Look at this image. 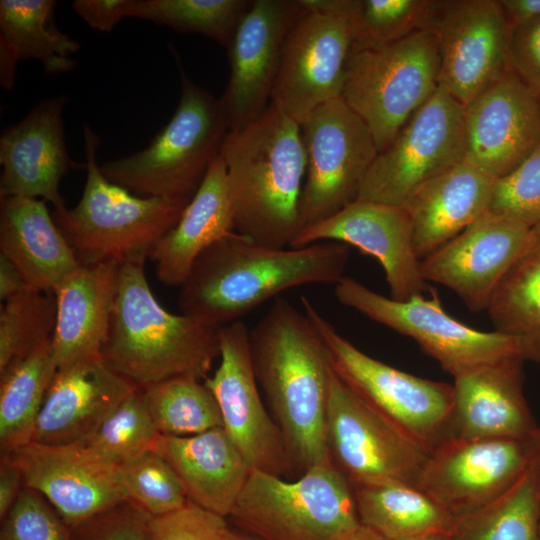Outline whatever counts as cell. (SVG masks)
Masks as SVG:
<instances>
[{
  "label": "cell",
  "instance_id": "21",
  "mask_svg": "<svg viewBox=\"0 0 540 540\" xmlns=\"http://www.w3.org/2000/svg\"><path fill=\"white\" fill-rule=\"evenodd\" d=\"M305 12L299 0H253L227 47L230 75L220 98L229 130L257 119L270 105L284 40Z\"/></svg>",
  "mask_w": 540,
  "mask_h": 540
},
{
  "label": "cell",
  "instance_id": "11",
  "mask_svg": "<svg viewBox=\"0 0 540 540\" xmlns=\"http://www.w3.org/2000/svg\"><path fill=\"white\" fill-rule=\"evenodd\" d=\"M300 127L306 178L299 202V231L356 200L378 155L369 129L341 97L316 108Z\"/></svg>",
  "mask_w": 540,
  "mask_h": 540
},
{
  "label": "cell",
  "instance_id": "15",
  "mask_svg": "<svg viewBox=\"0 0 540 540\" xmlns=\"http://www.w3.org/2000/svg\"><path fill=\"white\" fill-rule=\"evenodd\" d=\"M220 363L204 383L220 409L223 428L252 470L284 476L295 470L284 436L259 392L249 344L240 320L219 331Z\"/></svg>",
  "mask_w": 540,
  "mask_h": 540
},
{
  "label": "cell",
  "instance_id": "37",
  "mask_svg": "<svg viewBox=\"0 0 540 540\" xmlns=\"http://www.w3.org/2000/svg\"><path fill=\"white\" fill-rule=\"evenodd\" d=\"M140 389L159 434L190 436L223 427L214 395L196 376H175Z\"/></svg>",
  "mask_w": 540,
  "mask_h": 540
},
{
  "label": "cell",
  "instance_id": "18",
  "mask_svg": "<svg viewBox=\"0 0 540 540\" xmlns=\"http://www.w3.org/2000/svg\"><path fill=\"white\" fill-rule=\"evenodd\" d=\"M22 473L25 487L39 492L72 529L129 501L119 467L81 443H30L1 456Z\"/></svg>",
  "mask_w": 540,
  "mask_h": 540
},
{
  "label": "cell",
  "instance_id": "6",
  "mask_svg": "<svg viewBox=\"0 0 540 540\" xmlns=\"http://www.w3.org/2000/svg\"><path fill=\"white\" fill-rule=\"evenodd\" d=\"M86 182L73 208L54 210L59 229L81 264L146 260L188 202L136 196L111 182L97 163L100 139L83 124Z\"/></svg>",
  "mask_w": 540,
  "mask_h": 540
},
{
  "label": "cell",
  "instance_id": "25",
  "mask_svg": "<svg viewBox=\"0 0 540 540\" xmlns=\"http://www.w3.org/2000/svg\"><path fill=\"white\" fill-rule=\"evenodd\" d=\"M136 389L102 357L58 369L39 412L32 441L50 445L81 442Z\"/></svg>",
  "mask_w": 540,
  "mask_h": 540
},
{
  "label": "cell",
  "instance_id": "14",
  "mask_svg": "<svg viewBox=\"0 0 540 540\" xmlns=\"http://www.w3.org/2000/svg\"><path fill=\"white\" fill-rule=\"evenodd\" d=\"M536 433L527 439L449 437L428 455L418 487L455 519L484 507L509 491L540 453Z\"/></svg>",
  "mask_w": 540,
  "mask_h": 540
},
{
  "label": "cell",
  "instance_id": "8",
  "mask_svg": "<svg viewBox=\"0 0 540 540\" xmlns=\"http://www.w3.org/2000/svg\"><path fill=\"white\" fill-rule=\"evenodd\" d=\"M338 378L365 404L428 455L451 437L453 386L399 370L358 349L301 298Z\"/></svg>",
  "mask_w": 540,
  "mask_h": 540
},
{
  "label": "cell",
  "instance_id": "22",
  "mask_svg": "<svg viewBox=\"0 0 540 540\" xmlns=\"http://www.w3.org/2000/svg\"><path fill=\"white\" fill-rule=\"evenodd\" d=\"M530 228L516 220L486 213L422 259V277L426 282L451 289L469 310H487Z\"/></svg>",
  "mask_w": 540,
  "mask_h": 540
},
{
  "label": "cell",
  "instance_id": "12",
  "mask_svg": "<svg viewBox=\"0 0 540 540\" xmlns=\"http://www.w3.org/2000/svg\"><path fill=\"white\" fill-rule=\"evenodd\" d=\"M464 159V106L439 86L378 153L358 198L402 206L422 184Z\"/></svg>",
  "mask_w": 540,
  "mask_h": 540
},
{
  "label": "cell",
  "instance_id": "52",
  "mask_svg": "<svg viewBox=\"0 0 540 540\" xmlns=\"http://www.w3.org/2000/svg\"><path fill=\"white\" fill-rule=\"evenodd\" d=\"M351 540H386L372 530L362 525L361 529Z\"/></svg>",
  "mask_w": 540,
  "mask_h": 540
},
{
  "label": "cell",
  "instance_id": "5",
  "mask_svg": "<svg viewBox=\"0 0 540 540\" xmlns=\"http://www.w3.org/2000/svg\"><path fill=\"white\" fill-rule=\"evenodd\" d=\"M173 54L181 86L174 114L146 148L100 169L131 193L189 202L219 156L229 128L220 98L195 84Z\"/></svg>",
  "mask_w": 540,
  "mask_h": 540
},
{
  "label": "cell",
  "instance_id": "46",
  "mask_svg": "<svg viewBox=\"0 0 540 540\" xmlns=\"http://www.w3.org/2000/svg\"><path fill=\"white\" fill-rule=\"evenodd\" d=\"M508 67L540 96V18L511 29Z\"/></svg>",
  "mask_w": 540,
  "mask_h": 540
},
{
  "label": "cell",
  "instance_id": "28",
  "mask_svg": "<svg viewBox=\"0 0 540 540\" xmlns=\"http://www.w3.org/2000/svg\"><path fill=\"white\" fill-rule=\"evenodd\" d=\"M0 254L29 288L50 293L81 265L46 202L28 197H0Z\"/></svg>",
  "mask_w": 540,
  "mask_h": 540
},
{
  "label": "cell",
  "instance_id": "30",
  "mask_svg": "<svg viewBox=\"0 0 540 540\" xmlns=\"http://www.w3.org/2000/svg\"><path fill=\"white\" fill-rule=\"evenodd\" d=\"M234 232L226 166L219 154L176 224L150 254L158 279L166 286H181L201 253Z\"/></svg>",
  "mask_w": 540,
  "mask_h": 540
},
{
  "label": "cell",
  "instance_id": "51",
  "mask_svg": "<svg viewBox=\"0 0 540 540\" xmlns=\"http://www.w3.org/2000/svg\"><path fill=\"white\" fill-rule=\"evenodd\" d=\"M224 540H263L261 538H258L254 535H251L249 533H246L241 530H235L230 527H228Z\"/></svg>",
  "mask_w": 540,
  "mask_h": 540
},
{
  "label": "cell",
  "instance_id": "45",
  "mask_svg": "<svg viewBox=\"0 0 540 540\" xmlns=\"http://www.w3.org/2000/svg\"><path fill=\"white\" fill-rule=\"evenodd\" d=\"M148 519L138 506L124 501L72 528V540H148Z\"/></svg>",
  "mask_w": 540,
  "mask_h": 540
},
{
  "label": "cell",
  "instance_id": "17",
  "mask_svg": "<svg viewBox=\"0 0 540 540\" xmlns=\"http://www.w3.org/2000/svg\"><path fill=\"white\" fill-rule=\"evenodd\" d=\"M352 45L347 20L305 9L284 40L270 104L301 125L316 108L341 97Z\"/></svg>",
  "mask_w": 540,
  "mask_h": 540
},
{
  "label": "cell",
  "instance_id": "44",
  "mask_svg": "<svg viewBox=\"0 0 540 540\" xmlns=\"http://www.w3.org/2000/svg\"><path fill=\"white\" fill-rule=\"evenodd\" d=\"M227 518L207 511L188 501L168 514L150 517L148 540H224Z\"/></svg>",
  "mask_w": 540,
  "mask_h": 540
},
{
  "label": "cell",
  "instance_id": "39",
  "mask_svg": "<svg viewBox=\"0 0 540 540\" xmlns=\"http://www.w3.org/2000/svg\"><path fill=\"white\" fill-rule=\"evenodd\" d=\"M56 324L53 293L26 288L0 311V372L52 339Z\"/></svg>",
  "mask_w": 540,
  "mask_h": 540
},
{
  "label": "cell",
  "instance_id": "4",
  "mask_svg": "<svg viewBox=\"0 0 540 540\" xmlns=\"http://www.w3.org/2000/svg\"><path fill=\"white\" fill-rule=\"evenodd\" d=\"M144 263H120L103 361L138 388L180 375L206 379L220 355L221 327L163 308L149 286Z\"/></svg>",
  "mask_w": 540,
  "mask_h": 540
},
{
  "label": "cell",
  "instance_id": "36",
  "mask_svg": "<svg viewBox=\"0 0 540 540\" xmlns=\"http://www.w3.org/2000/svg\"><path fill=\"white\" fill-rule=\"evenodd\" d=\"M453 540H540V453L492 503L456 518Z\"/></svg>",
  "mask_w": 540,
  "mask_h": 540
},
{
  "label": "cell",
  "instance_id": "38",
  "mask_svg": "<svg viewBox=\"0 0 540 540\" xmlns=\"http://www.w3.org/2000/svg\"><path fill=\"white\" fill-rule=\"evenodd\" d=\"M253 0H132L130 17L183 33L207 36L228 47Z\"/></svg>",
  "mask_w": 540,
  "mask_h": 540
},
{
  "label": "cell",
  "instance_id": "42",
  "mask_svg": "<svg viewBox=\"0 0 540 540\" xmlns=\"http://www.w3.org/2000/svg\"><path fill=\"white\" fill-rule=\"evenodd\" d=\"M488 213L530 227L540 224V146L515 170L494 181Z\"/></svg>",
  "mask_w": 540,
  "mask_h": 540
},
{
  "label": "cell",
  "instance_id": "24",
  "mask_svg": "<svg viewBox=\"0 0 540 540\" xmlns=\"http://www.w3.org/2000/svg\"><path fill=\"white\" fill-rule=\"evenodd\" d=\"M513 356L454 377L451 437L527 439L538 430L523 393V363Z\"/></svg>",
  "mask_w": 540,
  "mask_h": 540
},
{
  "label": "cell",
  "instance_id": "48",
  "mask_svg": "<svg viewBox=\"0 0 540 540\" xmlns=\"http://www.w3.org/2000/svg\"><path fill=\"white\" fill-rule=\"evenodd\" d=\"M25 488L21 471L12 463L0 462V519L2 520Z\"/></svg>",
  "mask_w": 540,
  "mask_h": 540
},
{
  "label": "cell",
  "instance_id": "47",
  "mask_svg": "<svg viewBox=\"0 0 540 540\" xmlns=\"http://www.w3.org/2000/svg\"><path fill=\"white\" fill-rule=\"evenodd\" d=\"M132 0H76L72 7L91 28L109 32L130 17Z\"/></svg>",
  "mask_w": 540,
  "mask_h": 540
},
{
  "label": "cell",
  "instance_id": "33",
  "mask_svg": "<svg viewBox=\"0 0 540 540\" xmlns=\"http://www.w3.org/2000/svg\"><path fill=\"white\" fill-rule=\"evenodd\" d=\"M361 524L386 540L452 532L456 519L421 488L405 483L354 485Z\"/></svg>",
  "mask_w": 540,
  "mask_h": 540
},
{
  "label": "cell",
  "instance_id": "31",
  "mask_svg": "<svg viewBox=\"0 0 540 540\" xmlns=\"http://www.w3.org/2000/svg\"><path fill=\"white\" fill-rule=\"evenodd\" d=\"M54 0L0 1V83L12 90L19 60L39 61L46 74L71 71L80 43L54 22Z\"/></svg>",
  "mask_w": 540,
  "mask_h": 540
},
{
  "label": "cell",
  "instance_id": "27",
  "mask_svg": "<svg viewBox=\"0 0 540 540\" xmlns=\"http://www.w3.org/2000/svg\"><path fill=\"white\" fill-rule=\"evenodd\" d=\"M152 450L176 473L189 502L224 518L252 471L223 427L190 436L159 434Z\"/></svg>",
  "mask_w": 540,
  "mask_h": 540
},
{
  "label": "cell",
  "instance_id": "26",
  "mask_svg": "<svg viewBox=\"0 0 540 540\" xmlns=\"http://www.w3.org/2000/svg\"><path fill=\"white\" fill-rule=\"evenodd\" d=\"M120 263L81 264L54 291L52 350L58 369L101 358L113 315Z\"/></svg>",
  "mask_w": 540,
  "mask_h": 540
},
{
  "label": "cell",
  "instance_id": "53",
  "mask_svg": "<svg viewBox=\"0 0 540 540\" xmlns=\"http://www.w3.org/2000/svg\"><path fill=\"white\" fill-rule=\"evenodd\" d=\"M415 540H453L452 532L433 533Z\"/></svg>",
  "mask_w": 540,
  "mask_h": 540
},
{
  "label": "cell",
  "instance_id": "9",
  "mask_svg": "<svg viewBox=\"0 0 540 540\" xmlns=\"http://www.w3.org/2000/svg\"><path fill=\"white\" fill-rule=\"evenodd\" d=\"M439 87L434 33L420 30L374 48L351 50L341 98L365 123L378 153Z\"/></svg>",
  "mask_w": 540,
  "mask_h": 540
},
{
  "label": "cell",
  "instance_id": "50",
  "mask_svg": "<svg viewBox=\"0 0 540 540\" xmlns=\"http://www.w3.org/2000/svg\"><path fill=\"white\" fill-rule=\"evenodd\" d=\"M26 288L29 287L17 267L0 254V299L6 301Z\"/></svg>",
  "mask_w": 540,
  "mask_h": 540
},
{
  "label": "cell",
  "instance_id": "1",
  "mask_svg": "<svg viewBox=\"0 0 540 540\" xmlns=\"http://www.w3.org/2000/svg\"><path fill=\"white\" fill-rule=\"evenodd\" d=\"M252 364L295 469L330 460L327 409L333 376L327 347L311 321L278 297L249 330Z\"/></svg>",
  "mask_w": 540,
  "mask_h": 540
},
{
  "label": "cell",
  "instance_id": "13",
  "mask_svg": "<svg viewBox=\"0 0 540 540\" xmlns=\"http://www.w3.org/2000/svg\"><path fill=\"white\" fill-rule=\"evenodd\" d=\"M327 447L352 486L419 485L428 454L357 397L335 374L327 409Z\"/></svg>",
  "mask_w": 540,
  "mask_h": 540
},
{
  "label": "cell",
  "instance_id": "49",
  "mask_svg": "<svg viewBox=\"0 0 540 540\" xmlns=\"http://www.w3.org/2000/svg\"><path fill=\"white\" fill-rule=\"evenodd\" d=\"M510 28L540 18V0H498Z\"/></svg>",
  "mask_w": 540,
  "mask_h": 540
},
{
  "label": "cell",
  "instance_id": "41",
  "mask_svg": "<svg viewBox=\"0 0 540 540\" xmlns=\"http://www.w3.org/2000/svg\"><path fill=\"white\" fill-rule=\"evenodd\" d=\"M119 475L129 501L150 517L168 514L188 503L176 473L153 450L120 465Z\"/></svg>",
  "mask_w": 540,
  "mask_h": 540
},
{
  "label": "cell",
  "instance_id": "19",
  "mask_svg": "<svg viewBox=\"0 0 540 540\" xmlns=\"http://www.w3.org/2000/svg\"><path fill=\"white\" fill-rule=\"evenodd\" d=\"M464 162L492 180L540 146V96L510 69L464 107Z\"/></svg>",
  "mask_w": 540,
  "mask_h": 540
},
{
  "label": "cell",
  "instance_id": "23",
  "mask_svg": "<svg viewBox=\"0 0 540 540\" xmlns=\"http://www.w3.org/2000/svg\"><path fill=\"white\" fill-rule=\"evenodd\" d=\"M65 96L40 101L0 137V197L44 200L64 209L60 182L70 168H86L68 153L63 125Z\"/></svg>",
  "mask_w": 540,
  "mask_h": 540
},
{
  "label": "cell",
  "instance_id": "20",
  "mask_svg": "<svg viewBox=\"0 0 540 540\" xmlns=\"http://www.w3.org/2000/svg\"><path fill=\"white\" fill-rule=\"evenodd\" d=\"M323 240L354 246L376 258L394 300L405 301L432 290L422 277L411 219L403 206L357 198L334 215L300 230L289 247Z\"/></svg>",
  "mask_w": 540,
  "mask_h": 540
},
{
  "label": "cell",
  "instance_id": "10",
  "mask_svg": "<svg viewBox=\"0 0 540 540\" xmlns=\"http://www.w3.org/2000/svg\"><path fill=\"white\" fill-rule=\"evenodd\" d=\"M334 293L341 304L415 340L453 378L484 364L521 356L511 337L476 330L446 313L435 290L429 297L415 295L397 301L344 276L334 285Z\"/></svg>",
  "mask_w": 540,
  "mask_h": 540
},
{
  "label": "cell",
  "instance_id": "7",
  "mask_svg": "<svg viewBox=\"0 0 540 540\" xmlns=\"http://www.w3.org/2000/svg\"><path fill=\"white\" fill-rule=\"evenodd\" d=\"M228 518L263 540H351L362 527L353 487L331 459L294 481L252 470Z\"/></svg>",
  "mask_w": 540,
  "mask_h": 540
},
{
  "label": "cell",
  "instance_id": "3",
  "mask_svg": "<svg viewBox=\"0 0 540 540\" xmlns=\"http://www.w3.org/2000/svg\"><path fill=\"white\" fill-rule=\"evenodd\" d=\"M220 156L235 231L261 245L289 247L299 231L306 174L300 125L270 104L254 121L227 132Z\"/></svg>",
  "mask_w": 540,
  "mask_h": 540
},
{
  "label": "cell",
  "instance_id": "34",
  "mask_svg": "<svg viewBox=\"0 0 540 540\" xmlns=\"http://www.w3.org/2000/svg\"><path fill=\"white\" fill-rule=\"evenodd\" d=\"M57 372L52 339L0 372V451L33 439L36 421Z\"/></svg>",
  "mask_w": 540,
  "mask_h": 540
},
{
  "label": "cell",
  "instance_id": "29",
  "mask_svg": "<svg viewBox=\"0 0 540 540\" xmlns=\"http://www.w3.org/2000/svg\"><path fill=\"white\" fill-rule=\"evenodd\" d=\"M494 180L462 162L417 188L402 205L421 261L488 213Z\"/></svg>",
  "mask_w": 540,
  "mask_h": 540
},
{
  "label": "cell",
  "instance_id": "35",
  "mask_svg": "<svg viewBox=\"0 0 540 540\" xmlns=\"http://www.w3.org/2000/svg\"><path fill=\"white\" fill-rule=\"evenodd\" d=\"M307 10L347 20L352 50L383 46L427 30L436 0H299Z\"/></svg>",
  "mask_w": 540,
  "mask_h": 540
},
{
  "label": "cell",
  "instance_id": "43",
  "mask_svg": "<svg viewBox=\"0 0 540 540\" xmlns=\"http://www.w3.org/2000/svg\"><path fill=\"white\" fill-rule=\"evenodd\" d=\"M0 540H72V529L44 496L25 487L1 520Z\"/></svg>",
  "mask_w": 540,
  "mask_h": 540
},
{
  "label": "cell",
  "instance_id": "54",
  "mask_svg": "<svg viewBox=\"0 0 540 540\" xmlns=\"http://www.w3.org/2000/svg\"><path fill=\"white\" fill-rule=\"evenodd\" d=\"M536 442H537L538 449L540 451V428L537 430V433H536Z\"/></svg>",
  "mask_w": 540,
  "mask_h": 540
},
{
  "label": "cell",
  "instance_id": "32",
  "mask_svg": "<svg viewBox=\"0 0 540 540\" xmlns=\"http://www.w3.org/2000/svg\"><path fill=\"white\" fill-rule=\"evenodd\" d=\"M486 311L495 331L515 340L524 361L540 366V224L530 228Z\"/></svg>",
  "mask_w": 540,
  "mask_h": 540
},
{
  "label": "cell",
  "instance_id": "2",
  "mask_svg": "<svg viewBox=\"0 0 540 540\" xmlns=\"http://www.w3.org/2000/svg\"><path fill=\"white\" fill-rule=\"evenodd\" d=\"M349 257V246L338 242L285 249L234 232L196 259L180 286L179 307L183 314L222 327L289 288L335 285Z\"/></svg>",
  "mask_w": 540,
  "mask_h": 540
},
{
  "label": "cell",
  "instance_id": "16",
  "mask_svg": "<svg viewBox=\"0 0 540 540\" xmlns=\"http://www.w3.org/2000/svg\"><path fill=\"white\" fill-rule=\"evenodd\" d=\"M427 30L439 52V86L464 107L508 67L511 28L498 0H436Z\"/></svg>",
  "mask_w": 540,
  "mask_h": 540
},
{
  "label": "cell",
  "instance_id": "40",
  "mask_svg": "<svg viewBox=\"0 0 540 540\" xmlns=\"http://www.w3.org/2000/svg\"><path fill=\"white\" fill-rule=\"evenodd\" d=\"M158 436L142 391L138 388L90 436L78 443L119 467L152 450Z\"/></svg>",
  "mask_w": 540,
  "mask_h": 540
}]
</instances>
